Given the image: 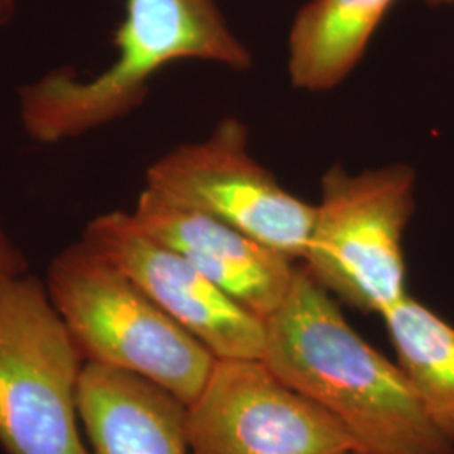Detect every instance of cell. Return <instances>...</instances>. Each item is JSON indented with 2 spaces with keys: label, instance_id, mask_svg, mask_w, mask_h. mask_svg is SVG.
Masks as SVG:
<instances>
[{
  "label": "cell",
  "instance_id": "cell-1",
  "mask_svg": "<svg viewBox=\"0 0 454 454\" xmlns=\"http://www.w3.org/2000/svg\"><path fill=\"white\" fill-rule=\"evenodd\" d=\"M262 360L339 422L364 453L454 454L399 364L358 335L305 268L266 320Z\"/></svg>",
  "mask_w": 454,
  "mask_h": 454
},
{
  "label": "cell",
  "instance_id": "cell-2",
  "mask_svg": "<svg viewBox=\"0 0 454 454\" xmlns=\"http://www.w3.org/2000/svg\"><path fill=\"white\" fill-rule=\"evenodd\" d=\"M114 63L93 76L51 69L17 88V114L37 145L90 135L133 114L165 66L197 59L247 69L253 58L215 0H125Z\"/></svg>",
  "mask_w": 454,
  "mask_h": 454
},
{
  "label": "cell",
  "instance_id": "cell-3",
  "mask_svg": "<svg viewBox=\"0 0 454 454\" xmlns=\"http://www.w3.org/2000/svg\"><path fill=\"white\" fill-rule=\"evenodd\" d=\"M51 301L88 364L140 375L189 406L217 358L82 238L49 262Z\"/></svg>",
  "mask_w": 454,
  "mask_h": 454
},
{
  "label": "cell",
  "instance_id": "cell-4",
  "mask_svg": "<svg viewBox=\"0 0 454 454\" xmlns=\"http://www.w3.org/2000/svg\"><path fill=\"white\" fill-rule=\"evenodd\" d=\"M414 187L416 174L404 163L354 176L330 167L301 260L307 273L362 311L382 317L399 303L407 296L403 239Z\"/></svg>",
  "mask_w": 454,
  "mask_h": 454
},
{
  "label": "cell",
  "instance_id": "cell-5",
  "mask_svg": "<svg viewBox=\"0 0 454 454\" xmlns=\"http://www.w3.org/2000/svg\"><path fill=\"white\" fill-rule=\"evenodd\" d=\"M86 360L44 279L0 290V446L7 454H91L80 434Z\"/></svg>",
  "mask_w": 454,
  "mask_h": 454
},
{
  "label": "cell",
  "instance_id": "cell-6",
  "mask_svg": "<svg viewBox=\"0 0 454 454\" xmlns=\"http://www.w3.org/2000/svg\"><path fill=\"white\" fill-rule=\"evenodd\" d=\"M145 187L303 260L315 206L288 192L249 152L247 129L224 118L204 140L174 146L146 168Z\"/></svg>",
  "mask_w": 454,
  "mask_h": 454
},
{
  "label": "cell",
  "instance_id": "cell-7",
  "mask_svg": "<svg viewBox=\"0 0 454 454\" xmlns=\"http://www.w3.org/2000/svg\"><path fill=\"white\" fill-rule=\"evenodd\" d=\"M191 454H345L354 438L262 358H217L185 407ZM360 451V450H358Z\"/></svg>",
  "mask_w": 454,
  "mask_h": 454
},
{
  "label": "cell",
  "instance_id": "cell-8",
  "mask_svg": "<svg viewBox=\"0 0 454 454\" xmlns=\"http://www.w3.org/2000/svg\"><path fill=\"white\" fill-rule=\"evenodd\" d=\"M82 238L214 357H264L266 322L232 300L176 249L150 236L131 212L99 214L86 224Z\"/></svg>",
  "mask_w": 454,
  "mask_h": 454
},
{
  "label": "cell",
  "instance_id": "cell-9",
  "mask_svg": "<svg viewBox=\"0 0 454 454\" xmlns=\"http://www.w3.org/2000/svg\"><path fill=\"white\" fill-rule=\"evenodd\" d=\"M131 214L150 236L176 249L264 322L292 290L298 271L294 261L206 212L145 187Z\"/></svg>",
  "mask_w": 454,
  "mask_h": 454
},
{
  "label": "cell",
  "instance_id": "cell-10",
  "mask_svg": "<svg viewBox=\"0 0 454 454\" xmlns=\"http://www.w3.org/2000/svg\"><path fill=\"white\" fill-rule=\"evenodd\" d=\"M185 404L140 375L84 365L80 421L91 454H191Z\"/></svg>",
  "mask_w": 454,
  "mask_h": 454
},
{
  "label": "cell",
  "instance_id": "cell-11",
  "mask_svg": "<svg viewBox=\"0 0 454 454\" xmlns=\"http://www.w3.org/2000/svg\"><path fill=\"white\" fill-rule=\"evenodd\" d=\"M395 0H309L293 20L288 74L294 88L328 91L358 65Z\"/></svg>",
  "mask_w": 454,
  "mask_h": 454
},
{
  "label": "cell",
  "instance_id": "cell-12",
  "mask_svg": "<svg viewBox=\"0 0 454 454\" xmlns=\"http://www.w3.org/2000/svg\"><path fill=\"white\" fill-rule=\"evenodd\" d=\"M397 364L427 418L454 444V326L412 296L382 315Z\"/></svg>",
  "mask_w": 454,
  "mask_h": 454
},
{
  "label": "cell",
  "instance_id": "cell-13",
  "mask_svg": "<svg viewBox=\"0 0 454 454\" xmlns=\"http://www.w3.org/2000/svg\"><path fill=\"white\" fill-rule=\"evenodd\" d=\"M27 273H31L29 261L0 215V290Z\"/></svg>",
  "mask_w": 454,
  "mask_h": 454
},
{
  "label": "cell",
  "instance_id": "cell-14",
  "mask_svg": "<svg viewBox=\"0 0 454 454\" xmlns=\"http://www.w3.org/2000/svg\"><path fill=\"white\" fill-rule=\"evenodd\" d=\"M17 0H0V31H4L16 16Z\"/></svg>",
  "mask_w": 454,
  "mask_h": 454
},
{
  "label": "cell",
  "instance_id": "cell-15",
  "mask_svg": "<svg viewBox=\"0 0 454 454\" xmlns=\"http://www.w3.org/2000/svg\"><path fill=\"white\" fill-rule=\"evenodd\" d=\"M431 7H441V5H454V0H424Z\"/></svg>",
  "mask_w": 454,
  "mask_h": 454
},
{
  "label": "cell",
  "instance_id": "cell-16",
  "mask_svg": "<svg viewBox=\"0 0 454 454\" xmlns=\"http://www.w3.org/2000/svg\"><path fill=\"white\" fill-rule=\"evenodd\" d=\"M345 454H369V453H364V451H358V450H354V451H348V453Z\"/></svg>",
  "mask_w": 454,
  "mask_h": 454
}]
</instances>
